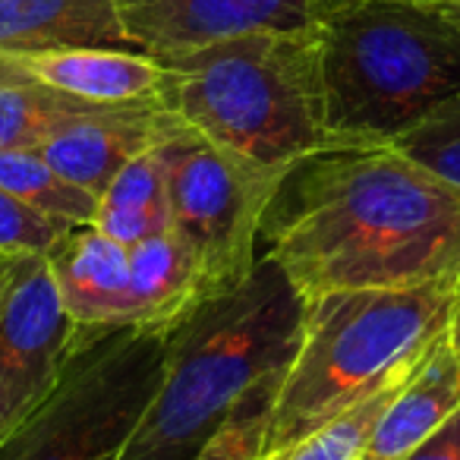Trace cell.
<instances>
[{
	"instance_id": "7",
	"label": "cell",
	"mask_w": 460,
	"mask_h": 460,
	"mask_svg": "<svg viewBox=\"0 0 460 460\" xmlns=\"http://www.w3.org/2000/svg\"><path fill=\"white\" fill-rule=\"evenodd\" d=\"M284 173L288 171L250 164L190 129L171 139V227L196 252L208 300L243 284L259 265L265 211Z\"/></svg>"
},
{
	"instance_id": "23",
	"label": "cell",
	"mask_w": 460,
	"mask_h": 460,
	"mask_svg": "<svg viewBox=\"0 0 460 460\" xmlns=\"http://www.w3.org/2000/svg\"><path fill=\"white\" fill-rule=\"evenodd\" d=\"M20 265H22V259L0 256V309H4V300H7L10 288H13V278H16V271H20Z\"/></svg>"
},
{
	"instance_id": "27",
	"label": "cell",
	"mask_w": 460,
	"mask_h": 460,
	"mask_svg": "<svg viewBox=\"0 0 460 460\" xmlns=\"http://www.w3.org/2000/svg\"><path fill=\"white\" fill-rule=\"evenodd\" d=\"M457 281H460V262H457Z\"/></svg>"
},
{
	"instance_id": "3",
	"label": "cell",
	"mask_w": 460,
	"mask_h": 460,
	"mask_svg": "<svg viewBox=\"0 0 460 460\" xmlns=\"http://www.w3.org/2000/svg\"><path fill=\"white\" fill-rule=\"evenodd\" d=\"M457 278L416 288L334 290L306 300L296 353L278 385L262 457L401 385L445 334Z\"/></svg>"
},
{
	"instance_id": "9",
	"label": "cell",
	"mask_w": 460,
	"mask_h": 460,
	"mask_svg": "<svg viewBox=\"0 0 460 460\" xmlns=\"http://www.w3.org/2000/svg\"><path fill=\"white\" fill-rule=\"evenodd\" d=\"M127 41L158 60L252 32L322 22L319 0H114Z\"/></svg>"
},
{
	"instance_id": "4",
	"label": "cell",
	"mask_w": 460,
	"mask_h": 460,
	"mask_svg": "<svg viewBox=\"0 0 460 460\" xmlns=\"http://www.w3.org/2000/svg\"><path fill=\"white\" fill-rule=\"evenodd\" d=\"M161 64L158 102L199 139L250 164L290 171L344 148L325 127L319 26L240 35Z\"/></svg>"
},
{
	"instance_id": "2",
	"label": "cell",
	"mask_w": 460,
	"mask_h": 460,
	"mask_svg": "<svg viewBox=\"0 0 460 460\" xmlns=\"http://www.w3.org/2000/svg\"><path fill=\"white\" fill-rule=\"evenodd\" d=\"M306 300L262 252L243 284L167 332L164 372L120 460H190L262 382L284 376Z\"/></svg>"
},
{
	"instance_id": "16",
	"label": "cell",
	"mask_w": 460,
	"mask_h": 460,
	"mask_svg": "<svg viewBox=\"0 0 460 460\" xmlns=\"http://www.w3.org/2000/svg\"><path fill=\"white\" fill-rule=\"evenodd\" d=\"M167 146H171V139L148 148L146 155H139L117 171L108 190L98 196V211L92 227H98L123 246H136L171 227Z\"/></svg>"
},
{
	"instance_id": "11",
	"label": "cell",
	"mask_w": 460,
	"mask_h": 460,
	"mask_svg": "<svg viewBox=\"0 0 460 460\" xmlns=\"http://www.w3.org/2000/svg\"><path fill=\"white\" fill-rule=\"evenodd\" d=\"M20 76L85 104L158 102L164 64L136 48H54L0 58Z\"/></svg>"
},
{
	"instance_id": "13",
	"label": "cell",
	"mask_w": 460,
	"mask_h": 460,
	"mask_svg": "<svg viewBox=\"0 0 460 460\" xmlns=\"http://www.w3.org/2000/svg\"><path fill=\"white\" fill-rule=\"evenodd\" d=\"M454 410H460V359L441 334L378 413L363 460H403Z\"/></svg>"
},
{
	"instance_id": "15",
	"label": "cell",
	"mask_w": 460,
	"mask_h": 460,
	"mask_svg": "<svg viewBox=\"0 0 460 460\" xmlns=\"http://www.w3.org/2000/svg\"><path fill=\"white\" fill-rule=\"evenodd\" d=\"M54 48H133L114 0H0V58Z\"/></svg>"
},
{
	"instance_id": "5",
	"label": "cell",
	"mask_w": 460,
	"mask_h": 460,
	"mask_svg": "<svg viewBox=\"0 0 460 460\" xmlns=\"http://www.w3.org/2000/svg\"><path fill=\"white\" fill-rule=\"evenodd\" d=\"M325 127L344 148L391 146L460 95V22L441 4L372 0L319 22Z\"/></svg>"
},
{
	"instance_id": "17",
	"label": "cell",
	"mask_w": 460,
	"mask_h": 460,
	"mask_svg": "<svg viewBox=\"0 0 460 460\" xmlns=\"http://www.w3.org/2000/svg\"><path fill=\"white\" fill-rule=\"evenodd\" d=\"M0 190L76 227L95 221L98 199L54 171L39 148H0Z\"/></svg>"
},
{
	"instance_id": "19",
	"label": "cell",
	"mask_w": 460,
	"mask_h": 460,
	"mask_svg": "<svg viewBox=\"0 0 460 460\" xmlns=\"http://www.w3.org/2000/svg\"><path fill=\"white\" fill-rule=\"evenodd\" d=\"M403 382H407V378H403ZM401 385L382 391V394H376L372 401L353 407L350 413L338 416L334 422L322 426L319 432L306 435L303 441L288 445L284 451L269 454V457H262V460H363L372 426H376L378 413H382L385 403L394 397V391L401 388Z\"/></svg>"
},
{
	"instance_id": "24",
	"label": "cell",
	"mask_w": 460,
	"mask_h": 460,
	"mask_svg": "<svg viewBox=\"0 0 460 460\" xmlns=\"http://www.w3.org/2000/svg\"><path fill=\"white\" fill-rule=\"evenodd\" d=\"M357 4H372V0H319V16L325 20L338 10L357 7ZM394 4H441V0H394Z\"/></svg>"
},
{
	"instance_id": "14",
	"label": "cell",
	"mask_w": 460,
	"mask_h": 460,
	"mask_svg": "<svg viewBox=\"0 0 460 460\" xmlns=\"http://www.w3.org/2000/svg\"><path fill=\"white\" fill-rule=\"evenodd\" d=\"M129 288L133 328L155 334L173 332L208 300L196 252L173 227L129 246Z\"/></svg>"
},
{
	"instance_id": "18",
	"label": "cell",
	"mask_w": 460,
	"mask_h": 460,
	"mask_svg": "<svg viewBox=\"0 0 460 460\" xmlns=\"http://www.w3.org/2000/svg\"><path fill=\"white\" fill-rule=\"evenodd\" d=\"M391 148L460 196V95L447 98L413 129L397 136Z\"/></svg>"
},
{
	"instance_id": "20",
	"label": "cell",
	"mask_w": 460,
	"mask_h": 460,
	"mask_svg": "<svg viewBox=\"0 0 460 460\" xmlns=\"http://www.w3.org/2000/svg\"><path fill=\"white\" fill-rule=\"evenodd\" d=\"M281 378L284 376H275L259 385L256 391H250V397L211 432V438L190 460H262L269 416L275 407Z\"/></svg>"
},
{
	"instance_id": "21",
	"label": "cell",
	"mask_w": 460,
	"mask_h": 460,
	"mask_svg": "<svg viewBox=\"0 0 460 460\" xmlns=\"http://www.w3.org/2000/svg\"><path fill=\"white\" fill-rule=\"evenodd\" d=\"M76 224L32 208L13 192L0 190V256H48Z\"/></svg>"
},
{
	"instance_id": "26",
	"label": "cell",
	"mask_w": 460,
	"mask_h": 460,
	"mask_svg": "<svg viewBox=\"0 0 460 460\" xmlns=\"http://www.w3.org/2000/svg\"><path fill=\"white\" fill-rule=\"evenodd\" d=\"M441 7H445V10H447V13H451V16H454V20H457V22H460V0H441Z\"/></svg>"
},
{
	"instance_id": "6",
	"label": "cell",
	"mask_w": 460,
	"mask_h": 460,
	"mask_svg": "<svg viewBox=\"0 0 460 460\" xmlns=\"http://www.w3.org/2000/svg\"><path fill=\"white\" fill-rule=\"evenodd\" d=\"M167 334L83 328L45 403L0 445V460H120L164 372Z\"/></svg>"
},
{
	"instance_id": "12",
	"label": "cell",
	"mask_w": 460,
	"mask_h": 460,
	"mask_svg": "<svg viewBox=\"0 0 460 460\" xmlns=\"http://www.w3.org/2000/svg\"><path fill=\"white\" fill-rule=\"evenodd\" d=\"M48 269L60 303L79 328H133L129 246L83 224L48 252Z\"/></svg>"
},
{
	"instance_id": "8",
	"label": "cell",
	"mask_w": 460,
	"mask_h": 460,
	"mask_svg": "<svg viewBox=\"0 0 460 460\" xmlns=\"http://www.w3.org/2000/svg\"><path fill=\"white\" fill-rule=\"evenodd\" d=\"M83 341L54 288L48 256L22 259L0 309V445L51 397Z\"/></svg>"
},
{
	"instance_id": "1",
	"label": "cell",
	"mask_w": 460,
	"mask_h": 460,
	"mask_svg": "<svg viewBox=\"0 0 460 460\" xmlns=\"http://www.w3.org/2000/svg\"><path fill=\"white\" fill-rule=\"evenodd\" d=\"M262 252L303 300L457 278L460 196L391 146L332 148L284 173Z\"/></svg>"
},
{
	"instance_id": "22",
	"label": "cell",
	"mask_w": 460,
	"mask_h": 460,
	"mask_svg": "<svg viewBox=\"0 0 460 460\" xmlns=\"http://www.w3.org/2000/svg\"><path fill=\"white\" fill-rule=\"evenodd\" d=\"M403 460H460V410H454L429 438H422Z\"/></svg>"
},
{
	"instance_id": "10",
	"label": "cell",
	"mask_w": 460,
	"mask_h": 460,
	"mask_svg": "<svg viewBox=\"0 0 460 460\" xmlns=\"http://www.w3.org/2000/svg\"><path fill=\"white\" fill-rule=\"evenodd\" d=\"M186 129L161 102L95 104L73 114L39 146L45 161L70 183L102 196L120 167Z\"/></svg>"
},
{
	"instance_id": "25",
	"label": "cell",
	"mask_w": 460,
	"mask_h": 460,
	"mask_svg": "<svg viewBox=\"0 0 460 460\" xmlns=\"http://www.w3.org/2000/svg\"><path fill=\"white\" fill-rule=\"evenodd\" d=\"M445 338H447V344H451V350L457 353V359H460V281H457V296H454L451 315H447Z\"/></svg>"
}]
</instances>
